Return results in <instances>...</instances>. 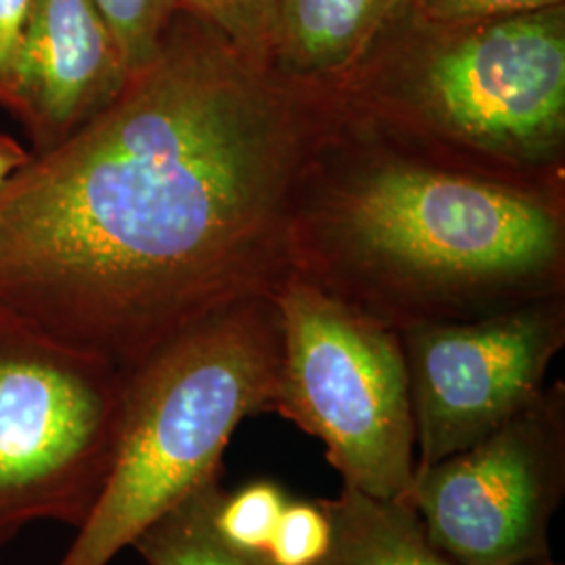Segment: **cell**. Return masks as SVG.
I'll list each match as a JSON object with an SVG mask.
<instances>
[{"instance_id": "7", "label": "cell", "mask_w": 565, "mask_h": 565, "mask_svg": "<svg viewBox=\"0 0 565 565\" xmlns=\"http://www.w3.org/2000/svg\"><path fill=\"white\" fill-rule=\"evenodd\" d=\"M565 497V384L484 440L415 467L406 501L457 565H522L551 555L548 527Z\"/></svg>"}, {"instance_id": "3", "label": "cell", "mask_w": 565, "mask_h": 565, "mask_svg": "<svg viewBox=\"0 0 565 565\" xmlns=\"http://www.w3.org/2000/svg\"><path fill=\"white\" fill-rule=\"evenodd\" d=\"M331 90L352 137L452 172L565 191V4L448 23L404 2Z\"/></svg>"}, {"instance_id": "6", "label": "cell", "mask_w": 565, "mask_h": 565, "mask_svg": "<svg viewBox=\"0 0 565 565\" xmlns=\"http://www.w3.org/2000/svg\"><path fill=\"white\" fill-rule=\"evenodd\" d=\"M124 373L0 317V548L81 527L111 471Z\"/></svg>"}, {"instance_id": "18", "label": "cell", "mask_w": 565, "mask_h": 565, "mask_svg": "<svg viewBox=\"0 0 565 565\" xmlns=\"http://www.w3.org/2000/svg\"><path fill=\"white\" fill-rule=\"evenodd\" d=\"M32 7H34V0H0V103L2 105L7 102L13 86Z\"/></svg>"}, {"instance_id": "8", "label": "cell", "mask_w": 565, "mask_h": 565, "mask_svg": "<svg viewBox=\"0 0 565 565\" xmlns=\"http://www.w3.org/2000/svg\"><path fill=\"white\" fill-rule=\"evenodd\" d=\"M401 333L415 419V467L484 440L545 390L565 345V296Z\"/></svg>"}, {"instance_id": "13", "label": "cell", "mask_w": 565, "mask_h": 565, "mask_svg": "<svg viewBox=\"0 0 565 565\" xmlns=\"http://www.w3.org/2000/svg\"><path fill=\"white\" fill-rule=\"evenodd\" d=\"M179 11L210 25L245 60L270 65L279 0H177Z\"/></svg>"}, {"instance_id": "10", "label": "cell", "mask_w": 565, "mask_h": 565, "mask_svg": "<svg viewBox=\"0 0 565 565\" xmlns=\"http://www.w3.org/2000/svg\"><path fill=\"white\" fill-rule=\"evenodd\" d=\"M408 0H279L270 67L294 81L331 86Z\"/></svg>"}, {"instance_id": "11", "label": "cell", "mask_w": 565, "mask_h": 565, "mask_svg": "<svg viewBox=\"0 0 565 565\" xmlns=\"http://www.w3.org/2000/svg\"><path fill=\"white\" fill-rule=\"evenodd\" d=\"M321 505L331 539L317 565H457L431 543L419 511L406 499H382L343 484Z\"/></svg>"}, {"instance_id": "1", "label": "cell", "mask_w": 565, "mask_h": 565, "mask_svg": "<svg viewBox=\"0 0 565 565\" xmlns=\"http://www.w3.org/2000/svg\"><path fill=\"white\" fill-rule=\"evenodd\" d=\"M340 126L331 86L245 60L179 11L116 102L0 186V317L128 373L270 296Z\"/></svg>"}, {"instance_id": "9", "label": "cell", "mask_w": 565, "mask_h": 565, "mask_svg": "<svg viewBox=\"0 0 565 565\" xmlns=\"http://www.w3.org/2000/svg\"><path fill=\"white\" fill-rule=\"evenodd\" d=\"M128 81L95 0H34L4 107L25 121L42 151L102 114Z\"/></svg>"}, {"instance_id": "14", "label": "cell", "mask_w": 565, "mask_h": 565, "mask_svg": "<svg viewBox=\"0 0 565 565\" xmlns=\"http://www.w3.org/2000/svg\"><path fill=\"white\" fill-rule=\"evenodd\" d=\"M287 503L289 497L281 486L270 480H254L237 492L224 490L214 522L233 545L268 553Z\"/></svg>"}, {"instance_id": "19", "label": "cell", "mask_w": 565, "mask_h": 565, "mask_svg": "<svg viewBox=\"0 0 565 565\" xmlns=\"http://www.w3.org/2000/svg\"><path fill=\"white\" fill-rule=\"evenodd\" d=\"M30 158L32 156L21 147L20 142L0 132V186L9 181Z\"/></svg>"}, {"instance_id": "15", "label": "cell", "mask_w": 565, "mask_h": 565, "mask_svg": "<svg viewBox=\"0 0 565 565\" xmlns=\"http://www.w3.org/2000/svg\"><path fill=\"white\" fill-rule=\"evenodd\" d=\"M95 4L120 46L130 76L158 55L166 30L179 13L177 0H95Z\"/></svg>"}, {"instance_id": "4", "label": "cell", "mask_w": 565, "mask_h": 565, "mask_svg": "<svg viewBox=\"0 0 565 565\" xmlns=\"http://www.w3.org/2000/svg\"><path fill=\"white\" fill-rule=\"evenodd\" d=\"M281 315L273 296L231 303L124 373L107 482L57 565H109L170 507L223 469L247 417L273 413Z\"/></svg>"}, {"instance_id": "20", "label": "cell", "mask_w": 565, "mask_h": 565, "mask_svg": "<svg viewBox=\"0 0 565 565\" xmlns=\"http://www.w3.org/2000/svg\"><path fill=\"white\" fill-rule=\"evenodd\" d=\"M522 565H559L555 564L553 559H551V555L548 557H543V559H536V562H530V564H522Z\"/></svg>"}, {"instance_id": "12", "label": "cell", "mask_w": 565, "mask_h": 565, "mask_svg": "<svg viewBox=\"0 0 565 565\" xmlns=\"http://www.w3.org/2000/svg\"><path fill=\"white\" fill-rule=\"evenodd\" d=\"M223 494L221 469L147 525L130 546L147 565H277L268 553L224 539L214 522Z\"/></svg>"}, {"instance_id": "2", "label": "cell", "mask_w": 565, "mask_h": 565, "mask_svg": "<svg viewBox=\"0 0 565 565\" xmlns=\"http://www.w3.org/2000/svg\"><path fill=\"white\" fill-rule=\"evenodd\" d=\"M294 273L396 331L565 296V191L452 172L340 126L303 182Z\"/></svg>"}, {"instance_id": "17", "label": "cell", "mask_w": 565, "mask_h": 565, "mask_svg": "<svg viewBox=\"0 0 565 565\" xmlns=\"http://www.w3.org/2000/svg\"><path fill=\"white\" fill-rule=\"evenodd\" d=\"M411 7L427 20L490 21L536 13L565 4V0H408Z\"/></svg>"}, {"instance_id": "16", "label": "cell", "mask_w": 565, "mask_h": 565, "mask_svg": "<svg viewBox=\"0 0 565 565\" xmlns=\"http://www.w3.org/2000/svg\"><path fill=\"white\" fill-rule=\"evenodd\" d=\"M331 525L321 501L289 499L275 530L268 557L277 565H317L324 557Z\"/></svg>"}, {"instance_id": "5", "label": "cell", "mask_w": 565, "mask_h": 565, "mask_svg": "<svg viewBox=\"0 0 565 565\" xmlns=\"http://www.w3.org/2000/svg\"><path fill=\"white\" fill-rule=\"evenodd\" d=\"M270 296L281 315L273 413L323 443L343 484L406 499L415 419L401 333L298 273Z\"/></svg>"}]
</instances>
